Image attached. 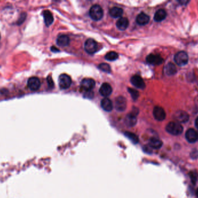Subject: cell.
Segmentation results:
<instances>
[{"label": "cell", "instance_id": "ba28073f", "mask_svg": "<svg viewBox=\"0 0 198 198\" xmlns=\"http://www.w3.org/2000/svg\"><path fill=\"white\" fill-rule=\"evenodd\" d=\"M81 86L86 92L91 91L95 86V81L92 79H84L81 81Z\"/></svg>", "mask_w": 198, "mask_h": 198}, {"label": "cell", "instance_id": "4316f807", "mask_svg": "<svg viewBox=\"0 0 198 198\" xmlns=\"http://www.w3.org/2000/svg\"><path fill=\"white\" fill-rule=\"evenodd\" d=\"M99 68L102 70V71L107 73H110L111 72V67L107 64H99Z\"/></svg>", "mask_w": 198, "mask_h": 198}, {"label": "cell", "instance_id": "4dcf8cb0", "mask_svg": "<svg viewBox=\"0 0 198 198\" xmlns=\"http://www.w3.org/2000/svg\"><path fill=\"white\" fill-rule=\"evenodd\" d=\"M26 18V14H22L18 23H19V25L20 24H22V23L24 22V20H25Z\"/></svg>", "mask_w": 198, "mask_h": 198}, {"label": "cell", "instance_id": "8992f818", "mask_svg": "<svg viewBox=\"0 0 198 198\" xmlns=\"http://www.w3.org/2000/svg\"><path fill=\"white\" fill-rule=\"evenodd\" d=\"M174 118L179 123H184L188 121L189 116L186 112L183 110H178L174 113Z\"/></svg>", "mask_w": 198, "mask_h": 198}, {"label": "cell", "instance_id": "836d02e7", "mask_svg": "<svg viewBox=\"0 0 198 198\" xmlns=\"http://www.w3.org/2000/svg\"><path fill=\"white\" fill-rule=\"evenodd\" d=\"M195 126L198 129V117L195 120Z\"/></svg>", "mask_w": 198, "mask_h": 198}, {"label": "cell", "instance_id": "7402d4cb", "mask_svg": "<svg viewBox=\"0 0 198 198\" xmlns=\"http://www.w3.org/2000/svg\"><path fill=\"white\" fill-rule=\"evenodd\" d=\"M43 15H44V21H45V25L47 26L52 25L54 20L52 13L49 10H46L44 11Z\"/></svg>", "mask_w": 198, "mask_h": 198}, {"label": "cell", "instance_id": "d6a6232c", "mask_svg": "<svg viewBox=\"0 0 198 198\" xmlns=\"http://www.w3.org/2000/svg\"><path fill=\"white\" fill-rule=\"evenodd\" d=\"M51 50H52L53 52H59V50L58 48H56V47H52L51 48Z\"/></svg>", "mask_w": 198, "mask_h": 198}, {"label": "cell", "instance_id": "44dd1931", "mask_svg": "<svg viewBox=\"0 0 198 198\" xmlns=\"http://www.w3.org/2000/svg\"><path fill=\"white\" fill-rule=\"evenodd\" d=\"M70 39L66 35H61L57 39V44L60 47H66L69 44Z\"/></svg>", "mask_w": 198, "mask_h": 198}, {"label": "cell", "instance_id": "484cf974", "mask_svg": "<svg viewBox=\"0 0 198 198\" xmlns=\"http://www.w3.org/2000/svg\"><path fill=\"white\" fill-rule=\"evenodd\" d=\"M105 58L110 61L115 60L118 58V54L114 51H111L107 54L105 56Z\"/></svg>", "mask_w": 198, "mask_h": 198}, {"label": "cell", "instance_id": "3957f363", "mask_svg": "<svg viewBox=\"0 0 198 198\" xmlns=\"http://www.w3.org/2000/svg\"><path fill=\"white\" fill-rule=\"evenodd\" d=\"M188 55L184 51H180L174 56V60L176 64L180 66H183L188 62Z\"/></svg>", "mask_w": 198, "mask_h": 198}, {"label": "cell", "instance_id": "30bf717a", "mask_svg": "<svg viewBox=\"0 0 198 198\" xmlns=\"http://www.w3.org/2000/svg\"><path fill=\"white\" fill-rule=\"evenodd\" d=\"M28 87L31 91H37L40 88L41 82L38 77H30L27 81Z\"/></svg>", "mask_w": 198, "mask_h": 198}, {"label": "cell", "instance_id": "7c38bea8", "mask_svg": "<svg viewBox=\"0 0 198 198\" xmlns=\"http://www.w3.org/2000/svg\"><path fill=\"white\" fill-rule=\"evenodd\" d=\"M155 119L158 121H163L166 118V113L164 109L160 106H155L153 110Z\"/></svg>", "mask_w": 198, "mask_h": 198}, {"label": "cell", "instance_id": "f546056e", "mask_svg": "<svg viewBox=\"0 0 198 198\" xmlns=\"http://www.w3.org/2000/svg\"><path fill=\"white\" fill-rule=\"evenodd\" d=\"M47 81L48 83L49 87V88H53L54 87V83H53V80L52 79L51 76H49L47 78Z\"/></svg>", "mask_w": 198, "mask_h": 198}, {"label": "cell", "instance_id": "6da1fadb", "mask_svg": "<svg viewBox=\"0 0 198 198\" xmlns=\"http://www.w3.org/2000/svg\"><path fill=\"white\" fill-rule=\"evenodd\" d=\"M166 130L169 134L173 135H179L183 133V127L178 122H172L167 124Z\"/></svg>", "mask_w": 198, "mask_h": 198}, {"label": "cell", "instance_id": "8fae6325", "mask_svg": "<svg viewBox=\"0 0 198 198\" xmlns=\"http://www.w3.org/2000/svg\"><path fill=\"white\" fill-rule=\"evenodd\" d=\"M131 83L135 87L140 89H144L145 87V84L143 79L138 75L133 76L131 80Z\"/></svg>", "mask_w": 198, "mask_h": 198}, {"label": "cell", "instance_id": "52a82bcc", "mask_svg": "<svg viewBox=\"0 0 198 198\" xmlns=\"http://www.w3.org/2000/svg\"><path fill=\"white\" fill-rule=\"evenodd\" d=\"M146 61L149 64L152 65H160L164 62L163 58L158 55H148L146 58Z\"/></svg>", "mask_w": 198, "mask_h": 198}, {"label": "cell", "instance_id": "5b68a950", "mask_svg": "<svg viewBox=\"0 0 198 198\" xmlns=\"http://www.w3.org/2000/svg\"><path fill=\"white\" fill-rule=\"evenodd\" d=\"M85 50L88 54H93L98 50V46L96 42L92 39H89L86 41L85 43Z\"/></svg>", "mask_w": 198, "mask_h": 198}, {"label": "cell", "instance_id": "ffe728a7", "mask_svg": "<svg viewBox=\"0 0 198 198\" xmlns=\"http://www.w3.org/2000/svg\"><path fill=\"white\" fill-rule=\"evenodd\" d=\"M166 74L168 76H173L177 73V68L173 63H168L164 68Z\"/></svg>", "mask_w": 198, "mask_h": 198}, {"label": "cell", "instance_id": "e575fe53", "mask_svg": "<svg viewBox=\"0 0 198 198\" xmlns=\"http://www.w3.org/2000/svg\"><path fill=\"white\" fill-rule=\"evenodd\" d=\"M196 196H197V197L198 198V188L197 189L196 191Z\"/></svg>", "mask_w": 198, "mask_h": 198}, {"label": "cell", "instance_id": "603a6c76", "mask_svg": "<svg viewBox=\"0 0 198 198\" xmlns=\"http://www.w3.org/2000/svg\"><path fill=\"white\" fill-rule=\"evenodd\" d=\"M123 10L119 7H113L110 10V15L111 17L117 18H119L123 14Z\"/></svg>", "mask_w": 198, "mask_h": 198}, {"label": "cell", "instance_id": "d6986e66", "mask_svg": "<svg viewBox=\"0 0 198 198\" xmlns=\"http://www.w3.org/2000/svg\"><path fill=\"white\" fill-rule=\"evenodd\" d=\"M101 106H102V108L107 112H110L113 108L112 103L111 100L108 98H105L102 99V102H101Z\"/></svg>", "mask_w": 198, "mask_h": 198}, {"label": "cell", "instance_id": "5bb4252c", "mask_svg": "<svg viewBox=\"0 0 198 198\" xmlns=\"http://www.w3.org/2000/svg\"><path fill=\"white\" fill-rule=\"evenodd\" d=\"M125 123L128 127H133L137 123L136 113L135 112H132L131 113L127 114L125 119Z\"/></svg>", "mask_w": 198, "mask_h": 198}, {"label": "cell", "instance_id": "ac0fdd59", "mask_svg": "<svg viewBox=\"0 0 198 198\" xmlns=\"http://www.w3.org/2000/svg\"><path fill=\"white\" fill-rule=\"evenodd\" d=\"M163 145V142L160 139L157 138H151L149 141V146L151 148L158 149H160Z\"/></svg>", "mask_w": 198, "mask_h": 198}, {"label": "cell", "instance_id": "7a4b0ae2", "mask_svg": "<svg viewBox=\"0 0 198 198\" xmlns=\"http://www.w3.org/2000/svg\"><path fill=\"white\" fill-rule=\"evenodd\" d=\"M89 15L93 20H100L103 16V10L102 7L99 5L92 6L89 10Z\"/></svg>", "mask_w": 198, "mask_h": 198}, {"label": "cell", "instance_id": "4fadbf2b", "mask_svg": "<svg viewBox=\"0 0 198 198\" xmlns=\"http://www.w3.org/2000/svg\"><path fill=\"white\" fill-rule=\"evenodd\" d=\"M185 138L189 143H194L198 139V133L194 129H188L186 131Z\"/></svg>", "mask_w": 198, "mask_h": 198}, {"label": "cell", "instance_id": "e0dca14e", "mask_svg": "<svg viewBox=\"0 0 198 198\" xmlns=\"http://www.w3.org/2000/svg\"><path fill=\"white\" fill-rule=\"evenodd\" d=\"M129 20L127 18H121L116 22V26L119 30H126L129 26Z\"/></svg>", "mask_w": 198, "mask_h": 198}, {"label": "cell", "instance_id": "83f0119b", "mask_svg": "<svg viewBox=\"0 0 198 198\" xmlns=\"http://www.w3.org/2000/svg\"><path fill=\"white\" fill-rule=\"evenodd\" d=\"M128 91L129 92V93L131 94V96L132 97V98L134 99V100H136V99L138 98L139 97V92L135 89H128Z\"/></svg>", "mask_w": 198, "mask_h": 198}, {"label": "cell", "instance_id": "9a60e30c", "mask_svg": "<svg viewBox=\"0 0 198 198\" xmlns=\"http://www.w3.org/2000/svg\"><path fill=\"white\" fill-rule=\"evenodd\" d=\"M112 91V89L110 84L107 83L102 84L100 89H99V93L102 96L105 97H108L111 94Z\"/></svg>", "mask_w": 198, "mask_h": 198}, {"label": "cell", "instance_id": "2e32d148", "mask_svg": "<svg viewBox=\"0 0 198 198\" xmlns=\"http://www.w3.org/2000/svg\"><path fill=\"white\" fill-rule=\"evenodd\" d=\"M150 21V16L145 13L141 12L136 18V22L139 25L144 26L147 25Z\"/></svg>", "mask_w": 198, "mask_h": 198}, {"label": "cell", "instance_id": "9c48e42d", "mask_svg": "<svg viewBox=\"0 0 198 198\" xmlns=\"http://www.w3.org/2000/svg\"><path fill=\"white\" fill-rule=\"evenodd\" d=\"M126 99L123 97H118L116 98L115 102V108L119 112H123L126 108Z\"/></svg>", "mask_w": 198, "mask_h": 198}, {"label": "cell", "instance_id": "f1b7e54d", "mask_svg": "<svg viewBox=\"0 0 198 198\" xmlns=\"http://www.w3.org/2000/svg\"><path fill=\"white\" fill-rule=\"evenodd\" d=\"M189 176H190V178L191 179L192 183L193 184H195L196 181H197V178H198L197 174L195 173V172H191L189 173Z\"/></svg>", "mask_w": 198, "mask_h": 198}, {"label": "cell", "instance_id": "277c9868", "mask_svg": "<svg viewBox=\"0 0 198 198\" xmlns=\"http://www.w3.org/2000/svg\"><path fill=\"white\" fill-rule=\"evenodd\" d=\"M71 79L67 74H61L59 78V84L61 89H68L71 84Z\"/></svg>", "mask_w": 198, "mask_h": 198}, {"label": "cell", "instance_id": "d4e9b609", "mask_svg": "<svg viewBox=\"0 0 198 198\" xmlns=\"http://www.w3.org/2000/svg\"><path fill=\"white\" fill-rule=\"evenodd\" d=\"M125 135L128 139H129L133 144H137L139 142V138L135 134L131 132H125Z\"/></svg>", "mask_w": 198, "mask_h": 198}, {"label": "cell", "instance_id": "cb8c5ba5", "mask_svg": "<svg viewBox=\"0 0 198 198\" xmlns=\"http://www.w3.org/2000/svg\"><path fill=\"white\" fill-rule=\"evenodd\" d=\"M166 12L164 10L160 9L156 12L154 15V20L156 22H161L164 20L166 17Z\"/></svg>", "mask_w": 198, "mask_h": 198}, {"label": "cell", "instance_id": "1f68e13d", "mask_svg": "<svg viewBox=\"0 0 198 198\" xmlns=\"http://www.w3.org/2000/svg\"><path fill=\"white\" fill-rule=\"evenodd\" d=\"M191 157L193 159L196 158L198 157V152L197 151H193V152L191 153Z\"/></svg>", "mask_w": 198, "mask_h": 198}]
</instances>
